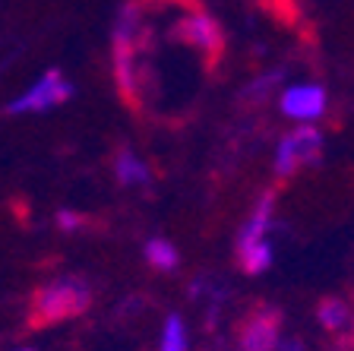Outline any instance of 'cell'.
Segmentation results:
<instances>
[{
  "label": "cell",
  "instance_id": "6da1fadb",
  "mask_svg": "<svg viewBox=\"0 0 354 351\" xmlns=\"http://www.w3.org/2000/svg\"><path fill=\"white\" fill-rule=\"evenodd\" d=\"M88 307V285L80 276L57 278L51 285H44L35 298V323H54L76 316Z\"/></svg>",
  "mask_w": 354,
  "mask_h": 351
},
{
  "label": "cell",
  "instance_id": "7a4b0ae2",
  "mask_svg": "<svg viewBox=\"0 0 354 351\" xmlns=\"http://www.w3.org/2000/svg\"><path fill=\"white\" fill-rule=\"evenodd\" d=\"M319 152H323V136L317 127H297L295 133L281 139L279 155H275V171L279 177H291L297 168L319 161Z\"/></svg>",
  "mask_w": 354,
  "mask_h": 351
},
{
  "label": "cell",
  "instance_id": "3957f363",
  "mask_svg": "<svg viewBox=\"0 0 354 351\" xmlns=\"http://www.w3.org/2000/svg\"><path fill=\"white\" fill-rule=\"evenodd\" d=\"M73 98V86L57 73V70H48L29 92H22L13 105H10V114H29V111H48L57 108V105L70 102Z\"/></svg>",
  "mask_w": 354,
  "mask_h": 351
},
{
  "label": "cell",
  "instance_id": "277c9868",
  "mask_svg": "<svg viewBox=\"0 0 354 351\" xmlns=\"http://www.w3.org/2000/svg\"><path fill=\"white\" fill-rule=\"evenodd\" d=\"M174 38H180V42L193 44L199 51H209V54H215L221 48V32L215 26V19L209 13H199V10L177 22Z\"/></svg>",
  "mask_w": 354,
  "mask_h": 351
},
{
  "label": "cell",
  "instance_id": "5b68a950",
  "mask_svg": "<svg viewBox=\"0 0 354 351\" xmlns=\"http://www.w3.org/2000/svg\"><path fill=\"white\" fill-rule=\"evenodd\" d=\"M281 111L295 120H317L326 111V92L319 86H291L281 96Z\"/></svg>",
  "mask_w": 354,
  "mask_h": 351
},
{
  "label": "cell",
  "instance_id": "8992f818",
  "mask_svg": "<svg viewBox=\"0 0 354 351\" xmlns=\"http://www.w3.org/2000/svg\"><path fill=\"white\" fill-rule=\"evenodd\" d=\"M279 326H281V314L275 307L259 310L247 330L241 336V348L243 351H272L279 345Z\"/></svg>",
  "mask_w": 354,
  "mask_h": 351
},
{
  "label": "cell",
  "instance_id": "52a82bcc",
  "mask_svg": "<svg viewBox=\"0 0 354 351\" xmlns=\"http://www.w3.org/2000/svg\"><path fill=\"white\" fill-rule=\"evenodd\" d=\"M146 260L155 266V269H162V272H174L177 263H180V253H177L174 244L162 241V237H155V241L146 244Z\"/></svg>",
  "mask_w": 354,
  "mask_h": 351
},
{
  "label": "cell",
  "instance_id": "ba28073f",
  "mask_svg": "<svg viewBox=\"0 0 354 351\" xmlns=\"http://www.w3.org/2000/svg\"><path fill=\"white\" fill-rule=\"evenodd\" d=\"M237 256H241V266L250 272V276H259V272H266L269 263H272V247L266 241H259V244H250V247L237 250Z\"/></svg>",
  "mask_w": 354,
  "mask_h": 351
},
{
  "label": "cell",
  "instance_id": "9c48e42d",
  "mask_svg": "<svg viewBox=\"0 0 354 351\" xmlns=\"http://www.w3.org/2000/svg\"><path fill=\"white\" fill-rule=\"evenodd\" d=\"M118 177H120V183H146L149 168L133 152H120L118 155Z\"/></svg>",
  "mask_w": 354,
  "mask_h": 351
},
{
  "label": "cell",
  "instance_id": "30bf717a",
  "mask_svg": "<svg viewBox=\"0 0 354 351\" xmlns=\"http://www.w3.org/2000/svg\"><path fill=\"white\" fill-rule=\"evenodd\" d=\"M317 316H319V323H323L326 330H345V323H348V307L342 304L339 298H326L323 304H319V310H317Z\"/></svg>",
  "mask_w": 354,
  "mask_h": 351
},
{
  "label": "cell",
  "instance_id": "8fae6325",
  "mask_svg": "<svg viewBox=\"0 0 354 351\" xmlns=\"http://www.w3.org/2000/svg\"><path fill=\"white\" fill-rule=\"evenodd\" d=\"M158 351H187V332H184L180 316H168L165 332H162V348Z\"/></svg>",
  "mask_w": 354,
  "mask_h": 351
},
{
  "label": "cell",
  "instance_id": "7c38bea8",
  "mask_svg": "<svg viewBox=\"0 0 354 351\" xmlns=\"http://www.w3.org/2000/svg\"><path fill=\"white\" fill-rule=\"evenodd\" d=\"M57 225L64 228V231H76V228H82V215L80 213H70V209H60V213H57Z\"/></svg>",
  "mask_w": 354,
  "mask_h": 351
},
{
  "label": "cell",
  "instance_id": "4fadbf2b",
  "mask_svg": "<svg viewBox=\"0 0 354 351\" xmlns=\"http://www.w3.org/2000/svg\"><path fill=\"white\" fill-rule=\"evenodd\" d=\"M281 351H304V348H301V342H295V339H291V342L281 345Z\"/></svg>",
  "mask_w": 354,
  "mask_h": 351
},
{
  "label": "cell",
  "instance_id": "5bb4252c",
  "mask_svg": "<svg viewBox=\"0 0 354 351\" xmlns=\"http://www.w3.org/2000/svg\"><path fill=\"white\" fill-rule=\"evenodd\" d=\"M22 351H26V348H22Z\"/></svg>",
  "mask_w": 354,
  "mask_h": 351
}]
</instances>
